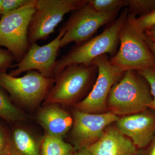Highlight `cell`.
I'll return each mask as SVG.
<instances>
[{
  "mask_svg": "<svg viewBox=\"0 0 155 155\" xmlns=\"http://www.w3.org/2000/svg\"><path fill=\"white\" fill-rule=\"evenodd\" d=\"M95 64H73L66 67L55 78L54 84L43 104H58L74 107L91 91L97 77Z\"/></svg>",
  "mask_w": 155,
  "mask_h": 155,
  "instance_id": "obj_1",
  "label": "cell"
},
{
  "mask_svg": "<svg viewBox=\"0 0 155 155\" xmlns=\"http://www.w3.org/2000/svg\"><path fill=\"white\" fill-rule=\"evenodd\" d=\"M148 83L135 70L124 72L108 95L107 108L119 117L137 114L149 108L153 101Z\"/></svg>",
  "mask_w": 155,
  "mask_h": 155,
  "instance_id": "obj_2",
  "label": "cell"
},
{
  "mask_svg": "<svg viewBox=\"0 0 155 155\" xmlns=\"http://www.w3.org/2000/svg\"><path fill=\"white\" fill-rule=\"evenodd\" d=\"M127 8L113 21L99 35L78 45H75L57 61L54 78L67 66L73 64H91L95 58L105 54L114 55L119 43V32L128 16Z\"/></svg>",
  "mask_w": 155,
  "mask_h": 155,
  "instance_id": "obj_3",
  "label": "cell"
},
{
  "mask_svg": "<svg viewBox=\"0 0 155 155\" xmlns=\"http://www.w3.org/2000/svg\"><path fill=\"white\" fill-rule=\"evenodd\" d=\"M119 37L120 48L110 60L112 65L124 72L155 67V58L147 44L144 32L137 30L128 14Z\"/></svg>",
  "mask_w": 155,
  "mask_h": 155,
  "instance_id": "obj_4",
  "label": "cell"
},
{
  "mask_svg": "<svg viewBox=\"0 0 155 155\" xmlns=\"http://www.w3.org/2000/svg\"><path fill=\"white\" fill-rule=\"evenodd\" d=\"M55 81L54 78L45 77L36 70L28 71L20 77H13L7 72L0 73V85L14 104L29 108L45 101Z\"/></svg>",
  "mask_w": 155,
  "mask_h": 155,
  "instance_id": "obj_5",
  "label": "cell"
},
{
  "mask_svg": "<svg viewBox=\"0 0 155 155\" xmlns=\"http://www.w3.org/2000/svg\"><path fill=\"white\" fill-rule=\"evenodd\" d=\"M88 0H36L28 30L30 45L46 40L66 14L82 8Z\"/></svg>",
  "mask_w": 155,
  "mask_h": 155,
  "instance_id": "obj_6",
  "label": "cell"
},
{
  "mask_svg": "<svg viewBox=\"0 0 155 155\" xmlns=\"http://www.w3.org/2000/svg\"><path fill=\"white\" fill-rule=\"evenodd\" d=\"M36 0L32 4L4 14L0 19V47H4L17 63L28 50V30L35 11Z\"/></svg>",
  "mask_w": 155,
  "mask_h": 155,
  "instance_id": "obj_7",
  "label": "cell"
},
{
  "mask_svg": "<svg viewBox=\"0 0 155 155\" xmlns=\"http://www.w3.org/2000/svg\"><path fill=\"white\" fill-rule=\"evenodd\" d=\"M91 64L97 67V77L92 88L74 108L84 113L102 114L108 112L107 100L111 88L121 79L124 72L110 64L108 54L102 55Z\"/></svg>",
  "mask_w": 155,
  "mask_h": 155,
  "instance_id": "obj_8",
  "label": "cell"
},
{
  "mask_svg": "<svg viewBox=\"0 0 155 155\" xmlns=\"http://www.w3.org/2000/svg\"><path fill=\"white\" fill-rule=\"evenodd\" d=\"M119 11L100 13L95 11L87 3L82 8L73 11L61 27L65 33L61 39L60 49L71 42L78 45L90 39L100 27L114 21Z\"/></svg>",
  "mask_w": 155,
  "mask_h": 155,
  "instance_id": "obj_9",
  "label": "cell"
},
{
  "mask_svg": "<svg viewBox=\"0 0 155 155\" xmlns=\"http://www.w3.org/2000/svg\"><path fill=\"white\" fill-rule=\"evenodd\" d=\"M73 124L70 139L75 150L87 148L98 141L106 127L115 123L119 117L108 112L102 114L84 113L73 108Z\"/></svg>",
  "mask_w": 155,
  "mask_h": 155,
  "instance_id": "obj_10",
  "label": "cell"
},
{
  "mask_svg": "<svg viewBox=\"0 0 155 155\" xmlns=\"http://www.w3.org/2000/svg\"><path fill=\"white\" fill-rule=\"evenodd\" d=\"M64 33L65 31L61 28L58 36L47 44L43 46L36 43L31 44L21 61L13 65L12 68L16 69L11 70L9 75L17 77L23 72L36 70L45 77L54 78L58 51Z\"/></svg>",
  "mask_w": 155,
  "mask_h": 155,
  "instance_id": "obj_11",
  "label": "cell"
},
{
  "mask_svg": "<svg viewBox=\"0 0 155 155\" xmlns=\"http://www.w3.org/2000/svg\"><path fill=\"white\" fill-rule=\"evenodd\" d=\"M115 126L137 148L146 147L155 136V111L152 109L119 117Z\"/></svg>",
  "mask_w": 155,
  "mask_h": 155,
  "instance_id": "obj_12",
  "label": "cell"
},
{
  "mask_svg": "<svg viewBox=\"0 0 155 155\" xmlns=\"http://www.w3.org/2000/svg\"><path fill=\"white\" fill-rule=\"evenodd\" d=\"M87 149L92 155H138L139 153L132 140L115 125L106 127L99 140Z\"/></svg>",
  "mask_w": 155,
  "mask_h": 155,
  "instance_id": "obj_13",
  "label": "cell"
},
{
  "mask_svg": "<svg viewBox=\"0 0 155 155\" xmlns=\"http://www.w3.org/2000/svg\"><path fill=\"white\" fill-rule=\"evenodd\" d=\"M36 119L45 134L61 139L71 130L73 124L72 115L56 104H43Z\"/></svg>",
  "mask_w": 155,
  "mask_h": 155,
  "instance_id": "obj_14",
  "label": "cell"
},
{
  "mask_svg": "<svg viewBox=\"0 0 155 155\" xmlns=\"http://www.w3.org/2000/svg\"><path fill=\"white\" fill-rule=\"evenodd\" d=\"M10 129L11 153L15 155H41V140L17 124Z\"/></svg>",
  "mask_w": 155,
  "mask_h": 155,
  "instance_id": "obj_15",
  "label": "cell"
},
{
  "mask_svg": "<svg viewBox=\"0 0 155 155\" xmlns=\"http://www.w3.org/2000/svg\"><path fill=\"white\" fill-rule=\"evenodd\" d=\"M0 119L9 124L27 120V115L13 103L7 91L0 85Z\"/></svg>",
  "mask_w": 155,
  "mask_h": 155,
  "instance_id": "obj_16",
  "label": "cell"
},
{
  "mask_svg": "<svg viewBox=\"0 0 155 155\" xmlns=\"http://www.w3.org/2000/svg\"><path fill=\"white\" fill-rule=\"evenodd\" d=\"M75 148L63 139L45 134L41 139V155H69Z\"/></svg>",
  "mask_w": 155,
  "mask_h": 155,
  "instance_id": "obj_17",
  "label": "cell"
},
{
  "mask_svg": "<svg viewBox=\"0 0 155 155\" xmlns=\"http://www.w3.org/2000/svg\"><path fill=\"white\" fill-rule=\"evenodd\" d=\"M128 14L143 16L155 9V0H126Z\"/></svg>",
  "mask_w": 155,
  "mask_h": 155,
  "instance_id": "obj_18",
  "label": "cell"
},
{
  "mask_svg": "<svg viewBox=\"0 0 155 155\" xmlns=\"http://www.w3.org/2000/svg\"><path fill=\"white\" fill-rule=\"evenodd\" d=\"M88 5L97 12L107 13L126 7V0H88Z\"/></svg>",
  "mask_w": 155,
  "mask_h": 155,
  "instance_id": "obj_19",
  "label": "cell"
},
{
  "mask_svg": "<svg viewBox=\"0 0 155 155\" xmlns=\"http://www.w3.org/2000/svg\"><path fill=\"white\" fill-rule=\"evenodd\" d=\"M137 30L144 32L155 26V9L150 13L136 18L135 16L128 14Z\"/></svg>",
  "mask_w": 155,
  "mask_h": 155,
  "instance_id": "obj_20",
  "label": "cell"
},
{
  "mask_svg": "<svg viewBox=\"0 0 155 155\" xmlns=\"http://www.w3.org/2000/svg\"><path fill=\"white\" fill-rule=\"evenodd\" d=\"M7 122L0 119V155L11 153L10 129Z\"/></svg>",
  "mask_w": 155,
  "mask_h": 155,
  "instance_id": "obj_21",
  "label": "cell"
},
{
  "mask_svg": "<svg viewBox=\"0 0 155 155\" xmlns=\"http://www.w3.org/2000/svg\"><path fill=\"white\" fill-rule=\"evenodd\" d=\"M137 71L144 78L149 85L153 98L149 109L155 111V67Z\"/></svg>",
  "mask_w": 155,
  "mask_h": 155,
  "instance_id": "obj_22",
  "label": "cell"
},
{
  "mask_svg": "<svg viewBox=\"0 0 155 155\" xmlns=\"http://www.w3.org/2000/svg\"><path fill=\"white\" fill-rule=\"evenodd\" d=\"M35 0H2V16L32 4Z\"/></svg>",
  "mask_w": 155,
  "mask_h": 155,
  "instance_id": "obj_23",
  "label": "cell"
},
{
  "mask_svg": "<svg viewBox=\"0 0 155 155\" xmlns=\"http://www.w3.org/2000/svg\"><path fill=\"white\" fill-rule=\"evenodd\" d=\"M14 61V56L8 50L0 47V73L7 72L8 69L12 68Z\"/></svg>",
  "mask_w": 155,
  "mask_h": 155,
  "instance_id": "obj_24",
  "label": "cell"
},
{
  "mask_svg": "<svg viewBox=\"0 0 155 155\" xmlns=\"http://www.w3.org/2000/svg\"><path fill=\"white\" fill-rule=\"evenodd\" d=\"M138 155H155V136L145 149L139 151Z\"/></svg>",
  "mask_w": 155,
  "mask_h": 155,
  "instance_id": "obj_25",
  "label": "cell"
},
{
  "mask_svg": "<svg viewBox=\"0 0 155 155\" xmlns=\"http://www.w3.org/2000/svg\"><path fill=\"white\" fill-rule=\"evenodd\" d=\"M145 35L146 41L147 44L155 58V40L152 38L148 36L145 34Z\"/></svg>",
  "mask_w": 155,
  "mask_h": 155,
  "instance_id": "obj_26",
  "label": "cell"
},
{
  "mask_svg": "<svg viewBox=\"0 0 155 155\" xmlns=\"http://www.w3.org/2000/svg\"><path fill=\"white\" fill-rule=\"evenodd\" d=\"M69 155H92L87 148H82L74 150Z\"/></svg>",
  "mask_w": 155,
  "mask_h": 155,
  "instance_id": "obj_27",
  "label": "cell"
},
{
  "mask_svg": "<svg viewBox=\"0 0 155 155\" xmlns=\"http://www.w3.org/2000/svg\"><path fill=\"white\" fill-rule=\"evenodd\" d=\"M144 32H146L147 33L145 34L148 36L150 37L151 38L155 40V26L151 28L150 29Z\"/></svg>",
  "mask_w": 155,
  "mask_h": 155,
  "instance_id": "obj_28",
  "label": "cell"
},
{
  "mask_svg": "<svg viewBox=\"0 0 155 155\" xmlns=\"http://www.w3.org/2000/svg\"><path fill=\"white\" fill-rule=\"evenodd\" d=\"M2 0H0V17H2Z\"/></svg>",
  "mask_w": 155,
  "mask_h": 155,
  "instance_id": "obj_29",
  "label": "cell"
},
{
  "mask_svg": "<svg viewBox=\"0 0 155 155\" xmlns=\"http://www.w3.org/2000/svg\"><path fill=\"white\" fill-rule=\"evenodd\" d=\"M8 155H15L13 154H12V153H10V154H9Z\"/></svg>",
  "mask_w": 155,
  "mask_h": 155,
  "instance_id": "obj_30",
  "label": "cell"
}]
</instances>
